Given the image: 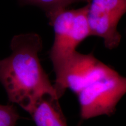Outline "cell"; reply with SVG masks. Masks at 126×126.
<instances>
[{
    "label": "cell",
    "mask_w": 126,
    "mask_h": 126,
    "mask_svg": "<svg viewBox=\"0 0 126 126\" xmlns=\"http://www.w3.org/2000/svg\"><path fill=\"white\" fill-rule=\"evenodd\" d=\"M29 113L36 126H68L59 99L49 96L39 100Z\"/></svg>",
    "instance_id": "8992f818"
},
{
    "label": "cell",
    "mask_w": 126,
    "mask_h": 126,
    "mask_svg": "<svg viewBox=\"0 0 126 126\" xmlns=\"http://www.w3.org/2000/svg\"><path fill=\"white\" fill-rule=\"evenodd\" d=\"M19 119L14 105H0V126H15Z\"/></svg>",
    "instance_id": "ba28073f"
},
{
    "label": "cell",
    "mask_w": 126,
    "mask_h": 126,
    "mask_svg": "<svg viewBox=\"0 0 126 126\" xmlns=\"http://www.w3.org/2000/svg\"><path fill=\"white\" fill-rule=\"evenodd\" d=\"M86 17L91 36L103 39L106 48L119 45L121 35L117 31L120 20L126 13V0H86Z\"/></svg>",
    "instance_id": "5b68a950"
},
{
    "label": "cell",
    "mask_w": 126,
    "mask_h": 126,
    "mask_svg": "<svg viewBox=\"0 0 126 126\" xmlns=\"http://www.w3.org/2000/svg\"><path fill=\"white\" fill-rule=\"evenodd\" d=\"M46 14L54 32L49 57L56 74L77 51L79 45L91 36V32L86 6L76 9H57Z\"/></svg>",
    "instance_id": "7a4b0ae2"
},
{
    "label": "cell",
    "mask_w": 126,
    "mask_h": 126,
    "mask_svg": "<svg viewBox=\"0 0 126 126\" xmlns=\"http://www.w3.org/2000/svg\"><path fill=\"white\" fill-rule=\"evenodd\" d=\"M112 68L99 60L92 53L76 51L56 74L54 86L60 99L67 89L77 94L93 82L106 74Z\"/></svg>",
    "instance_id": "277c9868"
},
{
    "label": "cell",
    "mask_w": 126,
    "mask_h": 126,
    "mask_svg": "<svg viewBox=\"0 0 126 126\" xmlns=\"http://www.w3.org/2000/svg\"><path fill=\"white\" fill-rule=\"evenodd\" d=\"M126 94V77L112 68L77 94L81 118L87 120L113 114Z\"/></svg>",
    "instance_id": "3957f363"
},
{
    "label": "cell",
    "mask_w": 126,
    "mask_h": 126,
    "mask_svg": "<svg viewBox=\"0 0 126 126\" xmlns=\"http://www.w3.org/2000/svg\"><path fill=\"white\" fill-rule=\"evenodd\" d=\"M11 53L0 60V83L9 101L29 113L36 103L46 96L59 99L41 65L39 54L43 48L40 36L35 33L14 36Z\"/></svg>",
    "instance_id": "6da1fadb"
},
{
    "label": "cell",
    "mask_w": 126,
    "mask_h": 126,
    "mask_svg": "<svg viewBox=\"0 0 126 126\" xmlns=\"http://www.w3.org/2000/svg\"><path fill=\"white\" fill-rule=\"evenodd\" d=\"M25 4L36 5L41 8L47 12L57 9L66 8L73 3L85 0H20ZM86 1V0H85Z\"/></svg>",
    "instance_id": "52a82bcc"
}]
</instances>
